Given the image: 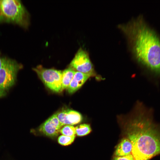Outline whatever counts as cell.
Returning a JSON list of instances; mask_svg holds the SVG:
<instances>
[{"label": "cell", "mask_w": 160, "mask_h": 160, "mask_svg": "<svg viewBox=\"0 0 160 160\" xmlns=\"http://www.w3.org/2000/svg\"><path fill=\"white\" fill-rule=\"evenodd\" d=\"M29 20V13L20 0H0V23H12L27 28Z\"/></svg>", "instance_id": "obj_3"}, {"label": "cell", "mask_w": 160, "mask_h": 160, "mask_svg": "<svg viewBox=\"0 0 160 160\" xmlns=\"http://www.w3.org/2000/svg\"><path fill=\"white\" fill-rule=\"evenodd\" d=\"M22 65L15 60L7 58L0 69V98L4 96L15 83L17 75Z\"/></svg>", "instance_id": "obj_4"}, {"label": "cell", "mask_w": 160, "mask_h": 160, "mask_svg": "<svg viewBox=\"0 0 160 160\" xmlns=\"http://www.w3.org/2000/svg\"><path fill=\"white\" fill-rule=\"evenodd\" d=\"M63 126L60 123L55 113L39 127V131L45 135L51 137L57 136Z\"/></svg>", "instance_id": "obj_7"}, {"label": "cell", "mask_w": 160, "mask_h": 160, "mask_svg": "<svg viewBox=\"0 0 160 160\" xmlns=\"http://www.w3.org/2000/svg\"><path fill=\"white\" fill-rule=\"evenodd\" d=\"M68 67L76 71L89 74L92 76L94 75L93 65L89 55L81 48L78 49Z\"/></svg>", "instance_id": "obj_6"}, {"label": "cell", "mask_w": 160, "mask_h": 160, "mask_svg": "<svg viewBox=\"0 0 160 160\" xmlns=\"http://www.w3.org/2000/svg\"><path fill=\"white\" fill-rule=\"evenodd\" d=\"M119 28L128 38L138 61L160 77V39L156 33L140 17Z\"/></svg>", "instance_id": "obj_1"}, {"label": "cell", "mask_w": 160, "mask_h": 160, "mask_svg": "<svg viewBox=\"0 0 160 160\" xmlns=\"http://www.w3.org/2000/svg\"><path fill=\"white\" fill-rule=\"evenodd\" d=\"M132 145L127 137L123 138L117 145L114 152L115 156H123L131 153Z\"/></svg>", "instance_id": "obj_10"}, {"label": "cell", "mask_w": 160, "mask_h": 160, "mask_svg": "<svg viewBox=\"0 0 160 160\" xmlns=\"http://www.w3.org/2000/svg\"><path fill=\"white\" fill-rule=\"evenodd\" d=\"M56 114L59 121L63 126L75 125L81 122L83 119L80 113L70 109H63Z\"/></svg>", "instance_id": "obj_8"}, {"label": "cell", "mask_w": 160, "mask_h": 160, "mask_svg": "<svg viewBox=\"0 0 160 160\" xmlns=\"http://www.w3.org/2000/svg\"><path fill=\"white\" fill-rule=\"evenodd\" d=\"M60 132L65 136H74L76 134L75 128L73 125H65L60 129Z\"/></svg>", "instance_id": "obj_13"}, {"label": "cell", "mask_w": 160, "mask_h": 160, "mask_svg": "<svg viewBox=\"0 0 160 160\" xmlns=\"http://www.w3.org/2000/svg\"><path fill=\"white\" fill-rule=\"evenodd\" d=\"M7 58L6 57H3L1 56V53L0 52V69H1L4 65Z\"/></svg>", "instance_id": "obj_16"}, {"label": "cell", "mask_w": 160, "mask_h": 160, "mask_svg": "<svg viewBox=\"0 0 160 160\" xmlns=\"http://www.w3.org/2000/svg\"><path fill=\"white\" fill-rule=\"evenodd\" d=\"M45 85L52 91L58 93L62 91V71L44 68L41 65L33 68Z\"/></svg>", "instance_id": "obj_5"}, {"label": "cell", "mask_w": 160, "mask_h": 160, "mask_svg": "<svg viewBox=\"0 0 160 160\" xmlns=\"http://www.w3.org/2000/svg\"><path fill=\"white\" fill-rule=\"evenodd\" d=\"M75 128L76 134L79 136H82L88 135L92 130L90 125L87 124H81Z\"/></svg>", "instance_id": "obj_12"}, {"label": "cell", "mask_w": 160, "mask_h": 160, "mask_svg": "<svg viewBox=\"0 0 160 160\" xmlns=\"http://www.w3.org/2000/svg\"><path fill=\"white\" fill-rule=\"evenodd\" d=\"M91 75L76 71L67 89L70 94H72L78 90Z\"/></svg>", "instance_id": "obj_9"}, {"label": "cell", "mask_w": 160, "mask_h": 160, "mask_svg": "<svg viewBox=\"0 0 160 160\" xmlns=\"http://www.w3.org/2000/svg\"><path fill=\"white\" fill-rule=\"evenodd\" d=\"M76 71L68 67L62 71L61 77L62 91L67 89Z\"/></svg>", "instance_id": "obj_11"}, {"label": "cell", "mask_w": 160, "mask_h": 160, "mask_svg": "<svg viewBox=\"0 0 160 160\" xmlns=\"http://www.w3.org/2000/svg\"><path fill=\"white\" fill-rule=\"evenodd\" d=\"M76 135L68 136L63 135L60 136L58 138V141L59 144L63 145L71 144L74 141Z\"/></svg>", "instance_id": "obj_14"}, {"label": "cell", "mask_w": 160, "mask_h": 160, "mask_svg": "<svg viewBox=\"0 0 160 160\" xmlns=\"http://www.w3.org/2000/svg\"><path fill=\"white\" fill-rule=\"evenodd\" d=\"M149 113L141 111L126 125L125 133L131 142L135 160H149L160 154V125Z\"/></svg>", "instance_id": "obj_2"}, {"label": "cell", "mask_w": 160, "mask_h": 160, "mask_svg": "<svg viewBox=\"0 0 160 160\" xmlns=\"http://www.w3.org/2000/svg\"><path fill=\"white\" fill-rule=\"evenodd\" d=\"M113 160H135L132 155L131 153L127 156H114Z\"/></svg>", "instance_id": "obj_15"}]
</instances>
